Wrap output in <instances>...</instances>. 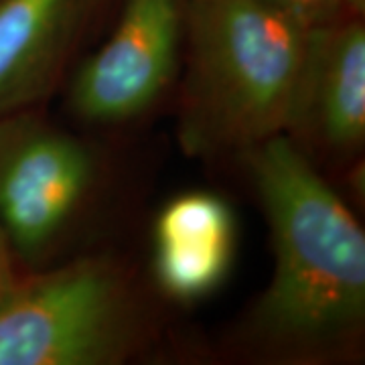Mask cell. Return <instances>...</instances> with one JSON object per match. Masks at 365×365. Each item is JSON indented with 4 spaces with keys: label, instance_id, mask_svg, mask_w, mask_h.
Masks as SVG:
<instances>
[{
    "label": "cell",
    "instance_id": "cell-9",
    "mask_svg": "<svg viewBox=\"0 0 365 365\" xmlns=\"http://www.w3.org/2000/svg\"><path fill=\"white\" fill-rule=\"evenodd\" d=\"M304 29L339 23L347 11H357L361 0H264Z\"/></svg>",
    "mask_w": 365,
    "mask_h": 365
},
{
    "label": "cell",
    "instance_id": "cell-4",
    "mask_svg": "<svg viewBox=\"0 0 365 365\" xmlns=\"http://www.w3.org/2000/svg\"><path fill=\"white\" fill-rule=\"evenodd\" d=\"M189 0H124L110 39L81 66L71 104L90 122H124L155 104L179 63Z\"/></svg>",
    "mask_w": 365,
    "mask_h": 365
},
{
    "label": "cell",
    "instance_id": "cell-6",
    "mask_svg": "<svg viewBox=\"0 0 365 365\" xmlns=\"http://www.w3.org/2000/svg\"><path fill=\"white\" fill-rule=\"evenodd\" d=\"M309 128L335 150L365 138V29L351 19L311 29L292 128Z\"/></svg>",
    "mask_w": 365,
    "mask_h": 365
},
{
    "label": "cell",
    "instance_id": "cell-1",
    "mask_svg": "<svg viewBox=\"0 0 365 365\" xmlns=\"http://www.w3.org/2000/svg\"><path fill=\"white\" fill-rule=\"evenodd\" d=\"M270 223L274 276L258 321L272 339H337L365 314V234L349 207L287 134L248 148Z\"/></svg>",
    "mask_w": 365,
    "mask_h": 365
},
{
    "label": "cell",
    "instance_id": "cell-2",
    "mask_svg": "<svg viewBox=\"0 0 365 365\" xmlns=\"http://www.w3.org/2000/svg\"><path fill=\"white\" fill-rule=\"evenodd\" d=\"M185 143L244 148L292 126L309 33L264 0H189Z\"/></svg>",
    "mask_w": 365,
    "mask_h": 365
},
{
    "label": "cell",
    "instance_id": "cell-3",
    "mask_svg": "<svg viewBox=\"0 0 365 365\" xmlns=\"http://www.w3.org/2000/svg\"><path fill=\"white\" fill-rule=\"evenodd\" d=\"M128 341L126 292L104 262L69 264L0 302V365L110 364Z\"/></svg>",
    "mask_w": 365,
    "mask_h": 365
},
{
    "label": "cell",
    "instance_id": "cell-8",
    "mask_svg": "<svg viewBox=\"0 0 365 365\" xmlns=\"http://www.w3.org/2000/svg\"><path fill=\"white\" fill-rule=\"evenodd\" d=\"M235 248L234 213L213 193L175 197L155 225V274L177 300H195L220 287Z\"/></svg>",
    "mask_w": 365,
    "mask_h": 365
},
{
    "label": "cell",
    "instance_id": "cell-5",
    "mask_svg": "<svg viewBox=\"0 0 365 365\" xmlns=\"http://www.w3.org/2000/svg\"><path fill=\"white\" fill-rule=\"evenodd\" d=\"M91 177L86 146L35 122L0 128V227L25 256L47 248Z\"/></svg>",
    "mask_w": 365,
    "mask_h": 365
},
{
    "label": "cell",
    "instance_id": "cell-7",
    "mask_svg": "<svg viewBox=\"0 0 365 365\" xmlns=\"http://www.w3.org/2000/svg\"><path fill=\"white\" fill-rule=\"evenodd\" d=\"M96 0L0 2V112L39 100L59 78Z\"/></svg>",
    "mask_w": 365,
    "mask_h": 365
},
{
    "label": "cell",
    "instance_id": "cell-10",
    "mask_svg": "<svg viewBox=\"0 0 365 365\" xmlns=\"http://www.w3.org/2000/svg\"><path fill=\"white\" fill-rule=\"evenodd\" d=\"M14 287H16V282H14L11 254H9V237L0 227V302L13 292Z\"/></svg>",
    "mask_w": 365,
    "mask_h": 365
}]
</instances>
